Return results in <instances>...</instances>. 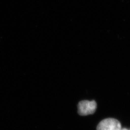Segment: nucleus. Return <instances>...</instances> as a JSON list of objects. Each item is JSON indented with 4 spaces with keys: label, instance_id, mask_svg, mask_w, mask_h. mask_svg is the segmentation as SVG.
Returning <instances> with one entry per match:
<instances>
[{
    "label": "nucleus",
    "instance_id": "1",
    "mask_svg": "<svg viewBox=\"0 0 130 130\" xmlns=\"http://www.w3.org/2000/svg\"><path fill=\"white\" fill-rule=\"evenodd\" d=\"M78 113L81 116H86L93 114L97 108L96 103L93 100H84L79 102L78 104Z\"/></svg>",
    "mask_w": 130,
    "mask_h": 130
},
{
    "label": "nucleus",
    "instance_id": "2",
    "mask_svg": "<svg viewBox=\"0 0 130 130\" xmlns=\"http://www.w3.org/2000/svg\"><path fill=\"white\" fill-rule=\"evenodd\" d=\"M97 130H121L119 121L114 118H107L101 121L97 126Z\"/></svg>",
    "mask_w": 130,
    "mask_h": 130
},
{
    "label": "nucleus",
    "instance_id": "3",
    "mask_svg": "<svg viewBox=\"0 0 130 130\" xmlns=\"http://www.w3.org/2000/svg\"><path fill=\"white\" fill-rule=\"evenodd\" d=\"M121 130H128V129H126V128H122H122H121Z\"/></svg>",
    "mask_w": 130,
    "mask_h": 130
}]
</instances>
